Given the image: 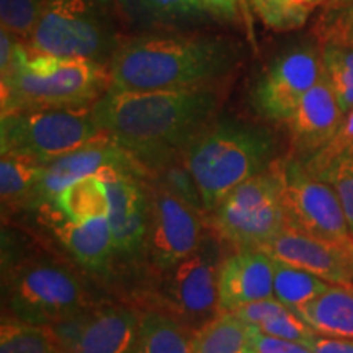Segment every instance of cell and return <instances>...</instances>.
Segmentation results:
<instances>
[{"label":"cell","mask_w":353,"mask_h":353,"mask_svg":"<svg viewBox=\"0 0 353 353\" xmlns=\"http://www.w3.org/2000/svg\"><path fill=\"white\" fill-rule=\"evenodd\" d=\"M242 44L221 34L138 33L125 38L110 61V88L117 92L219 87L239 68Z\"/></svg>","instance_id":"7a4b0ae2"},{"label":"cell","mask_w":353,"mask_h":353,"mask_svg":"<svg viewBox=\"0 0 353 353\" xmlns=\"http://www.w3.org/2000/svg\"><path fill=\"white\" fill-rule=\"evenodd\" d=\"M257 353H314L307 345L299 342L272 337L257 330Z\"/></svg>","instance_id":"e575fe53"},{"label":"cell","mask_w":353,"mask_h":353,"mask_svg":"<svg viewBox=\"0 0 353 353\" xmlns=\"http://www.w3.org/2000/svg\"><path fill=\"white\" fill-rule=\"evenodd\" d=\"M123 32L117 0H48L25 43L46 54L110 64Z\"/></svg>","instance_id":"5b68a950"},{"label":"cell","mask_w":353,"mask_h":353,"mask_svg":"<svg viewBox=\"0 0 353 353\" xmlns=\"http://www.w3.org/2000/svg\"><path fill=\"white\" fill-rule=\"evenodd\" d=\"M141 314L130 307H87L72 319L52 325L63 353H130Z\"/></svg>","instance_id":"4fadbf2b"},{"label":"cell","mask_w":353,"mask_h":353,"mask_svg":"<svg viewBox=\"0 0 353 353\" xmlns=\"http://www.w3.org/2000/svg\"><path fill=\"white\" fill-rule=\"evenodd\" d=\"M0 353H63L54 330L17 317H3L0 325Z\"/></svg>","instance_id":"4316f807"},{"label":"cell","mask_w":353,"mask_h":353,"mask_svg":"<svg viewBox=\"0 0 353 353\" xmlns=\"http://www.w3.org/2000/svg\"><path fill=\"white\" fill-rule=\"evenodd\" d=\"M322 76V46L294 44L278 52L259 74L250 88V103L265 120L286 123Z\"/></svg>","instance_id":"9c48e42d"},{"label":"cell","mask_w":353,"mask_h":353,"mask_svg":"<svg viewBox=\"0 0 353 353\" xmlns=\"http://www.w3.org/2000/svg\"><path fill=\"white\" fill-rule=\"evenodd\" d=\"M273 263V296L293 311L319 296L329 288V281L280 260Z\"/></svg>","instance_id":"484cf974"},{"label":"cell","mask_w":353,"mask_h":353,"mask_svg":"<svg viewBox=\"0 0 353 353\" xmlns=\"http://www.w3.org/2000/svg\"><path fill=\"white\" fill-rule=\"evenodd\" d=\"M316 176L325 180L335 190L353 236V152L337 157Z\"/></svg>","instance_id":"4dcf8cb0"},{"label":"cell","mask_w":353,"mask_h":353,"mask_svg":"<svg viewBox=\"0 0 353 353\" xmlns=\"http://www.w3.org/2000/svg\"><path fill=\"white\" fill-rule=\"evenodd\" d=\"M268 255L334 285L353 283V247L317 239L285 228L263 247Z\"/></svg>","instance_id":"9a60e30c"},{"label":"cell","mask_w":353,"mask_h":353,"mask_svg":"<svg viewBox=\"0 0 353 353\" xmlns=\"http://www.w3.org/2000/svg\"><path fill=\"white\" fill-rule=\"evenodd\" d=\"M192 337L182 321L151 309L141 314L130 353H192Z\"/></svg>","instance_id":"603a6c76"},{"label":"cell","mask_w":353,"mask_h":353,"mask_svg":"<svg viewBox=\"0 0 353 353\" xmlns=\"http://www.w3.org/2000/svg\"><path fill=\"white\" fill-rule=\"evenodd\" d=\"M324 74L342 112L353 110V48L342 44H321Z\"/></svg>","instance_id":"83f0119b"},{"label":"cell","mask_w":353,"mask_h":353,"mask_svg":"<svg viewBox=\"0 0 353 353\" xmlns=\"http://www.w3.org/2000/svg\"><path fill=\"white\" fill-rule=\"evenodd\" d=\"M288 306H285L283 303L278 301V299L273 298H267V299H260V301L245 304L236 311H232L234 314L239 316L242 321L249 322L257 327V325L262 324V322L272 319L278 314H283V312L288 311Z\"/></svg>","instance_id":"836d02e7"},{"label":"cell","mask_w":353,"mask_h":353,"mask_svg":"<svg viewBox=\"0 0 353 353\" xmlns=\"http://www.w3.org/2000/svg\"><path fill=\"white\" fill-rule=\"evenodd\" d=\"M275 141L270 131L234 118H219L185 149L187 167L205 211H213L234 188L272 167Z\"/></svg>","instance_id":"277c9868"},{"label":"cell","mask_w":353,"mask_h":353,"mask_svg":"<svg viewBox=\"0 0 353 353\" xmlns=\"http://www.w3.org/2000/svg\"><path fill=\"white\" fill-rule=\"evenodd\" d=\"M149 198L151 211L145 255L154 268L169 272L200 247L205 237L203 210L162 183L149 187Z\"/></svg>","instance_id":"30bf717a"},{"label":"cell","mask_w":353,"mask_h":353,"mask_svg":"<svg viewBox=\"0 0 353 353\" xmlns=\"http://www.w3.org/2000/svg\"><path fill=\"white\" fill-rule=\"evenodd\" d=\"M286 228L334 244L353 247V236L335 190L298 159L275 161Z\"/></svg>","instance_id":"ba28073f"},{"label":"cell","mask_w":353,"mask_h":353,"mask_svg":"<svg viewBox=\"0 0 353 353\" xmlns=\"http://www.w3.org/2000/svg\"><path fill=\"white\" fill-rule=\"evenodd\" d=\"M38 210L54 231L57 241L82 267L95 273L108 270L110 262L114 257L113 234L108 216L85 223H74L64 218L52 205H43Z\"/></svg>","instance_id":"ac0fdd59"},{"label":"cell","mask_w":353,"mask_h":353,"mask_svg":"<svg viewBox=\"0 0 353 353\" xmlns=\"http://www.w3.org/2000/svg\"><path fill=\"white\" fill-rule=\"evenodd\" d=\"M260 332L272 335V337L285 339V341L291 342H299L307 345L312 341V337L317 334L311 325L306 324L301 317H299L293 309L283 312V314H278L272 319L262 322L257 325Z\"/></svg>","instance_id":"d6a6232c"},{"label":"cell","mask_w":353,"mask_h":353,"mask_svg":"<svg viewBox=\"0 0 353 353\" xmlns=\"http://www.w3.org/2000/svg\"><path fill=\"white\" fill-rule=\"evenodd\" d=\"M48 0H0L2 28L26 41Z\"/></svg>","instance_id":"f546056e"},{"label":"cell","mask_w":353,"mask_h":353,"mask_svg":"<svg viewBox=\"0 0 353 353\" xmlns=\"http://www.w3.org/2000/svg\"><path fill=\"white\" fill-rule=\"evenodd\" d=\"M125 30L134 34L175 30L208 17L198 0H117Z\"/></svg>","instance_id":"ffe728a7"},{"label":"cell","mask_w":353,"mask_h":353,"mask_svg":"<svg viewBox=\"0 0 353 353\" xmlns=\"http://www.w3.org/2000/svg\"><path fill=\"white\" fill-rule=\"evenodd\" d=\"M108 172H128L145 176L149 170L103 132L76 151L44 165L41 179L34 190L32 208L38 210L39 206L51 203L57 193L77 180L90 175H105Z\"/></svg>","instance_id":"7c38bea8"},{"label":"cell","mask_w":353,"mask_h":353,"mask_svg":"<svg viewBox=\"0 0 353 353\" xmlns=\"http://www.w3.org/2000/svg\"><path fill=\"white\" fill-rule=\"evenodd\" d=\"M219 87L185 90H107L92 107L97 125L148 170L182 161L185 149L218 117Z\"/></svg>","instance_id":"6da1fadb"},{"label":"cell","mask_w":353,"mask_h":353,"mask_svg":"<svg viewBox=\"0 0 353 353\" xmlns=\"http://www.w3.org/2000/svg\"><path fill=\"white\" fill-rule=\"evenodd\" d=\"M322 2H325V0H290L291 8H293L294 15H296V19L299 20V23L301 25L307 20L309 13L314 10V8L319 7Z\"/></svg>","instance_id":"f35d334b"},{"label":"cell","mask_w":353,"mask_h":353,"mask_svg":"<svg viewBox=\"0 0 353 353\" xmlns=\"http://www.w3.org/2000/svg\"><path fill=\"white\" fill-rule=\"evenodd\" d=\"M110 196L108 221L113 234L114 257L136 260L145 255L151 198L144 175L108 172L101 175Z\"/></svg>","instance_id":"5bb4252c"},{"label":"cell","mask_w":353,"mask_h":353,"mask_svg":"<svg viewBox=\"0 0 353 353\" xmlns=\"http://www.w3.org/2000/svg\"><path fill=\"white\" fill-rule=\"evenodd\" d=\"M223 260L219 234H205L195 252L169 270L167 298L188 329L195 324L198 330L219 312L218 283Z\"/></svg>","instance_id":"8fae6325"},{"label":"cell","mask_w":353,"mask_h":353,"mask_svg":"<svg viewBox=\"0 0 353 353\" xmlns=\"http://www.w3.org/2000/svg\"><path fill=\"white\" fill-rule=\"evenodd\" d=\"M208 15L223 21L239 20V0H198Z\"/></svg>","instance_id":"8d00e7d4"},{"label":"cell","mask_w":353,"mask_h":353,"mask_svg":"<svg viewBox=\"0 0 353 353\" xmlns=\"http://www.w3.org/2000/svg\"><path fill=\"white\" fill-rule=\"evenodd\" d=\"M343 117L345 113L324 74L285 123L290 130L291 144L298 152L309 154L311 157L334 138Z\"/></svg>","instance_id":"e0dca14e"},{"label":"cell","mask_w":353,"mask_h":353,"mask_svg":"<svg viewBox=\"0 0 353 353\" xmlns=\"http://www.w3.org/2000/svg\"><path fill=\"white\" fill-rule=\"evenodd\" d=\"M341 2H348V0H329L327 3H341Z\"/></svg>","instance_id":"ab89813d"},{"label":"cell","mask_w":353,"mask_h":353,"mask_svg":"<svg viewBox=\"0 0 353 353\" xmlns=\"http://www.w3.org/2000/svg\"><path fill=\"white\" fill-rule=\"evenodd\" d=\"M48 205L74 223L103 218L110 213V196L101 175H90L69 185Z\"/></svg>","instance_id":"d4e9b609"},{"label":"cell","mask_w":353,"mask_h":353,"mask_svg":"<svg viewBox=\"0 0 353 353\" xmlns=\"http://www.w3.org/2000/svg\"><path fill=\"white\" fill-rule=\"evenodd\" d=\"M257 330L234 312H218L193 332L192 353H257Z\"/></svg>","instance_id":"7402d4cb"},{"label":"cell","mask_w":353,"mask_h":353,"mask_svg":"<svg viewBox=\"0 0 353 353\" xmlns=\"http://www.w3.org/2000/svg\"><path fill=\"white\" fill-rule=\"evenodd\" d=\"M2 114L38 108H92L110 88L108 64L34 51L23 39L0 74Z\"/></svg>","instance_id":"3957f363"},{"label":"cell","mask_w":353,"mask_h":353,"mask_svg":"<svg viewBox=\"0 0 353 353\" xmlns=\"http://www.w3.org/2000/svg\"><path fill=\"white\" fill-rule=\"evenodd\" d=\"M273 260L262 249L239 247L224 257L219 270V312H232L245 304L273 298Z\"/></svg>","instance_id":"2e32d148"},{"label":"cell","mask_w":353,"mask_h":353,"mask_svg":"<svg viewBox=\"0 0 353 353\" xmlns=\"http://www.w3.org/2000/svg\"><path fill=\"white\" fill-rule=\"evenodd\" d=\"M103 134L92 108H38L2 114V154L50 164Z\"/></svg>","instance_id":"52a82bcc"},{"label":"cell","mask_w":353,"mask_h":353,"mask_svg":"<svg viewBox=\"0 0 353 353\" xmlns=\"http://www.w3.org/2000/svg\"><path fill=\"white\" fill-rule=\"evenodd\" d=\"M44 164L20 154H2L0 159V198L2 210L32 208L34 190L41 179Z\"/></svg>","instance_id":"cb8c5ba5"},{"label":"cell","mask_w":353,"mask_h":353,"mask_svg":"<svg viewBox=\"0 0 353 353\" xmlns=\"http://www.w3.org/2000/svg\"><path fill=\"white\" fill-rule=\"evenodd\" d=\"M3 296L12 317L48 327L88 307L87 293L76 273L43 257L3 265Z\"/></svg>","instance_id":"8992f818"},{"label":"cell","mask_w":353,"mask_h":353,"mask_svg":"<svg viewBox=\"0 0 353 353\" xmlns=\"http://www.w3.org/2000/svg\"><path fill=\"white\" fill-rule=\"evenodd\" d=\"M307 347L314 353H353V339L327 337V335L316 334Z\"/></svg>","instance_id":"d590c367"},{"label":"cell","mask_w":353,"mask_h":353,"mask_svg":"<svg viewBox=\"0 0 353 353\" xmlns=\"http://www.w3.org/2000/svg\"><path fill=\"white\" fill-rule=\"evenodd\" d=\"M348 152H353V110L343 117L342 125L334 134V138L316 154H312L307 162H304V165L312 175H317L330 162Z\"/></svg>","instance_id":"1f68e13d"},{"label":"cell","mask_w":353,"mask_h":353,"mask_svg":"<svg viewBox=\"0 0 353 353\" xmlns=\"http://www.w3.org/2000/svg\"><path fill=\"white\" fill-rule=\"evenodd\" d=\"M21 38L8 32L6 28H0V74L6 72L10 65L13 54H15L17 43L20 41Z\"/></svg>","instance_id":"74e56055"},{"label":"cell","mask_w":353,"mask_h":353,"mask_svg":"<svg viewBox=\"0 0 353 353\" xmlns=\"http://www.w3.org/2000/svg\"><path fill=\"white\" fill-rule=\"evenodd\" d=\"M294 312L317 334L353 339V283H330L324 293Z\"/></svg>","instance_id":"44dd1931"},{"label":"cell","mask_w":353,"mask_h":353,"mask_svg":"<svg viewBox=\"0 0 353 353\" xmlns=\"http://www.w3.org/2000/svg\"><path fill=\"white\" fill-rule=\"evenodd\" d=\"M211 214L214 232L237 247L263 249L286 228L280 201L255 210H237L219 205Z\"/></svg>","instance_id":"d6986e66"},{"label":"cell","mask_w":353,"mask_h":353,"mask_svg":"<svg viewBox=\"0 0 353 353\" xmlns=\"http://www.w3.org/2000/svg\"><path fill=\"white\" fill-rule=\"evenodd\" d=\"M316 37L321 44H342L353 48V0L327 3L316 21Z\"/></svg>","instance_id":"f1b7e54d"}]
</instances>
